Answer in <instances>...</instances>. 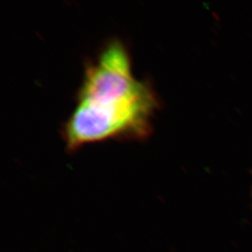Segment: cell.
Wrapping results in <instances>:
<instances>
[{
  "label": "cell",
  "mask_w": 252,
  "mask_h": 252,
  "mask_svg": "<svg viewBox=\"0 0 252 252\" xmlns=\"http://www.w3.org/2000/svg\"><path fill=\"white\" fill-rule=\"evenodd\" d=\"M158 105L150 82L134 76L125 43L109 39L86 64L76 104L62 129L67 150L103 140H145Z\"/></svg>",
  "instance_id": "1"
}]
</instances>
